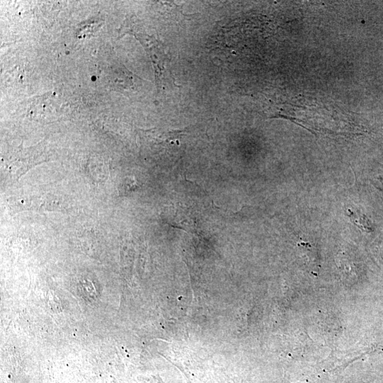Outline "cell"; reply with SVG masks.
I'll use <instances>...</instances> for the list:
<instances>
[{"label": "cell", "mask_w": 383, "mask_h": 383, "mask_svg": "<svg viewBox=\"0 0 383 383\" xmlns=\"http://www.w3.org/2000/svg\"><path fill=\"white\" fill-rule=\"evenodd\" d=\"M348 216L356 226L363 229L365 231H372L373 227L370 221L364 215L354 213L350 210H348Z\"/></svg>", "instance_id": "obj_2"}, {"label": "cell", "mask_w": 383, "mask_h": 383, "mask_svg": "<svg viewBox=\"0 0 383 383\" xmlns=\"http://www.w3.org/2000/svg\"><path fill=\"white\" fill-rule=\"evenodd\" d=\"M136 37L148 52L156 71V79L159 82L165 73V64L168 59L163 45L147 35L138 34Z\"/></svg>", "instance_id": "obj_1"}]
</instances>
